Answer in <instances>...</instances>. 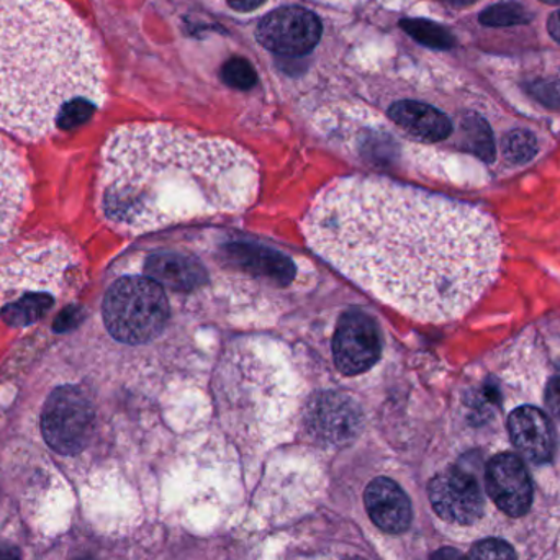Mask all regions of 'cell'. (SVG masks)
Listing matches in <instances>:
<instances>
[{"instance_id": "6da1fadb", "label": "cell", "mask_w": 560, "mask_h": 560, "mask_svg": "<svg viewBox=\"0 0 560 560\" xmlns=\"http://www.w3.org/2000/svg\"><path fill=\"white\" fill-rule=\"evenodd\" d=\"M303 232L342 276L420 322L469 312L502 262L499 229L482 210L372 177L322 190Z\"/></svg>"}, {"instance_id": "7a4b0ae2", "label": "cell", "mask_w": 560, "mask_h": 560, "mask_svg": "<svg viewBox=\"0 0 560 560\" xmlns=\"http://www.w3.org/2000/svg\"><path fill=\"white\" fill-rule=\"evenodd\" d=\"M258 189L255 158L223 138L133 124L117 128L102 150L98 210L124 235L240 212Z\"/></svg>"}, {"instance_id": "3957f363", "label": "cell", "mask_w": 560, "mask_h": 560, "mask_svg": "<svg viewBox=\"0 0 560 560\" xmlns=\"http://www.w3.org/2000/svg\"><path fill=\"white\" fill-rule=\"evenodd\" d=\"M91 33L61 0H0V128L36 141L104 104Z\"/></svg>"}, {"instance_id": "277c9868", "label": "cell", "mask_w": 560, "mask_h": 560, "mask_svg": "<svg viewBox=\"0 0 560 560\" xmlns=\"http://www.w3.org/2000/svg\"><path fill=\"white\" fill-rule=\"evenodd\" d=\"M78 258L65 242L26 243L0 266V313L12 326H30L78 280Z\"/></svg>"}, {"instance_id": "5b68a950", "label": "cell", "mask_w": 560, "mask_h": 560, "mask_svg": "<svg viewBox=\"0 0 560 560\" xmlns=\"http://www.w3.org/2000/svg\"><path fill=\"white\" fill-rule=\"evenodd\" d=\"M105 328L118 341L143 345L160 336L170 318L163 285L148 276L115 280L102 303Z\"/></svg>"}, {"instance_id": "8992f818", "label": "cell", "mask_w": 560, "mask_h": 560, "mask_svg": "<svg viewBox=\"0 0 560 560\" xmlns=\"http://www.w3.org/2000/svg\"><path fill=\"white\" fill-rule=\"evenodd\" d=\"M95 413L81 388L65 385L51 392L42 411V433L58 454L74 456L88 446L94 430Z\"/></svg>"}, {"instance_id": "52a82bcc", "label": "cell", "mask_w": 560, "mask_h": 560, "mask_svg": "<svg viewBox=\"0 0 560 560\" xmlns=\"http://www.w3.org/2000/svg\"><path fill=\"white\" fill-rule=\"evenodd\" d=\"M256 36L269 51L296 58L308 55L318 45L322 23L303 7H282L259 22Z\"/></svg>"}, {"instance_id": "ba28073f", "label": "cell", "mask_w": 560, "mask_h": 560, "mask_svg": "<svg viewBox=\"0 0 560 560\" xmlns=\"http://www.w3.org/2000/svg\"><path fill=\"white\" fill-rule=\"evenodd\" d=\"M381 352V331L371 316L351 310L339 318L332 338V355L341 374H364L374 368Z\"/></svg>"}, {"instance_id": "9c48e42d", "label": "cell", "mask_w": 560, "mask_h": 560, "mask_svg": "<svg viewBox=\"0 0 560 560\" xmlns=\"http://www.w3.org/2000/svg\"><path fill=\"white\" fill-rule=\"evenodd\" d=\"M431 505L441 520L454 525H472L483 515V495L474 474L450 467L433 477L428 487Z\"/></svg>"}, {"instance_id": "30bf717a", "label": "cell", "mask_w": 560, "mask_h": 560, "mask_svg": "<svg viewBox=\"0 0 560 560\" xmlns=\"http://www.w3.org/2000/svg\"><path fill=\"white\" fill-rule=\"evenodd\" d=\"M362 415L349 395L329 392L310 404L305 424L310 438L322 446H345L358 436Z\"/></svg>"}, {"instance_id": "8fae6325", "label": "cell", "mask_w": 560, "mask_h": 560, "mask_svg": "<svg viewBox=\"0 0 560 560\" xmlns=\"http://www.w3.org/2000/svg\"><path fill=\"white\" fill-rule=\"evenodd\" d=\"M486 489L493 503L512 518H520L532 509V477L516 454L500 453L489 460Z\"/></svg>"}, {"instance_id": "7c38bea8", "label": "cell", "mask_w": 560, "mask_h": 560, "mask_svg": "<svg viewBox=\"0 0 560 560\" xmlns=\"http://www.w3.org/2000/svg\"><path fill=\"white\" fill-rule=\"evenodd\" d=\"M510 440L518 453L536 466L549 464L555 457L558 436L549 415L536 405L513 408L506 420Z\"/></svg>"}, {"instance_id": "4fadbf2b", "label": "cell", "mask_w": 560, "mask_h": 560, "mask_svg": "<svg viewBox=\"0 0 560 560\" xmlns=\"http://www.w3.org/2000/svg\"><path fill=\"white\" fill-rule=\"evenodd\" d=\"M28 196V176L22 158L0 138V248L19 230Z\"/></svg>"}, {"instance_id": "5bb4252c", "label": "cell", "mask_w": 560, "mask_h": 560, "mask_svg": "<svg viewBox=\"0 0 560 560\" xmlns=\"http://www.w3.org/2000/svg\"><path fill=\"white\" fill-rule=\"evenodd\" d=\"M365 509L372 522L388 535L407 532L413 518L410 499L397 482L378 477L369 483L364 493Z\"/></svg>"}, {"instance_id": "9a60e30c", "label": "cell", "mask_w": 560, "mask_h": 560, "mask_svg": "<svg viewBox=\"0 0 560 560\" xmlns=\"http://www.w3.org/2000/svg\"><path fill=\"white\" fill-rule=\"evenodd\" d=\"M388 115L398 127L424 143H438L453 133L450 117L433 105L423 104V102H397L392 105Z\"/></svg>"}, {"instance_id": "2e32d148", "label": "cell", "mask_w": 560, "mask_h": 560, "mask_svg": "<svg viewBox=\"0 0 560 560\" xmlns=\"http://www.w3.org/2000/svg\"><path fill=\"white\" fill-rule=\"evenodd\" d=\"M226 256L233 265L243 271L252 272L261 278L275 280L280 285H287L295 278V266L287 256L265 246L249 243H233L225 248Z\"/></svg>"}, {"instance_id": "e0dca14e", "label": "cell", "mask_w": 560, "mask_h": 560, "mask_svg": "<svg viewBox=\"0 0 560 560\" xmlns=\"http://www.w3.org/2000/svg\"><path fill=\"white\" fill-rule=\"evenodd\" d=\"M147 276L179 292L199 289L207 279L206 269L197 259L179 253H156L148 258Z\"/></svg>"}, {"instance_id": "ac0fdd59", "label": "cell", "mask_w": 560, "mask_h": 560, "mask_svg": "<svg viewBox=\"0 0 560 560\" xmlns=\"http://www.w3.org/2000/svg\"><path fill=\"white\" fill-rule=\"evenodd\" d=\"M463 133L467 150L472 151L483 163L495 161V138L492 128L480 115L467 114L463 118Z\"/></svg>"}, {"instance_id": "d6986e66", "label": "cell", "mask_w": 560, "mask_h": 560, "mask_svg": "<svg viewBox=\"0 0 560 560\" xmlns=\"http://www.w3.org/2000/svg\"><path fill=\"white\" fill-rule=\"evenodd\" d=\"M401 28L417 39L421 45L433 49H451L456 45L453 33L440 23L424 19H405L400 22Z\"/></svg>"}, {"instance_id": "ffe728a7", "label": "cell", "mask_w": 560, "mask_h": 560, "mask_svg": "<svg viewBox=\"0 0 560 560\" xmlns=\"http://www.w3.org/2000/svg\"><path fill=\"white\" fill-rule=\"evenodd\" d=\"M503 158L510 164H526L538 153L536 135L528 130H513L500 143Z\"/></svg>"}, {"instance_id": "44dd1931", "label": "cell", "mask_w": 560, "mask_h": 560, "mask_svg": "<svg viewBox=\"0 0 560 560\" xmlns=\"http://www.w3.org/2000/svg\"><path fill=\"white\" fill-rule=\"evenodd\" d=\"M486 26H516L532 22L533 13L518 2H502L483 10L479 16Z\"/></svg>"}, {"instance_id": "7402d4cb", "label": "cell", "mask_w": 560, "mask_h": 560, "mask_svg": "<svg viewBox=\"0 0 560 560\" xmlns=\"http://www.w3.org/2000/svg\"><path fill=\"white\" fill-rule=\"evenodd\" d=\"M222 79L230 88L238 89V91H249L255 88L258 75L255 68L248 59L236 58L229 59L222 68Z\"/></svg>"}, {"instance_id": "603a6c76", "label": "cell", "mask_w": 560, "mask_h": 560, "mask_svg": "<svg viewBox=\"0 0 560 560\" xmlns=\"http://www.w3.org/2000/svg\"><path fill=\"white\" fill-rule=\"evenodd\" d=\"M470 560H516L515 549L502 539H483L470 551Z\"/></svg>"}, {"instance_id": "cb8c5ba5", "label": "cell", "mask_w": 560, "mask_h": 560, "mask_svg": "<svg viewBox=\"0 0 560 560\" xmlns=\"http://www.w3.org/2000/svg\"><path fill=\"white\" fill-rule=\"evenodd\" d=\"M529 92L549 107H558L560 105V74L555 79H542V81H535L529 85Z\"/></svg>"}, {"instance_id": "d4e9b609", "label": "cell", "mask_w": 560, "mask_h": 560, "mask_svg": "<svg viewBox=\"0 0 560 560\" xmlns=\"http://www.w3.org/2000/svg\"><path fill=\"white\" fill-rule=\"evenodd\" d=\"M266 0H229L232 9L238 10V12H252V10L259 9Z\"/></svg>"}, {"instance_id": "484cf974", "label": "cell", "mask_w": 560, "mask_h": 560, "mask_svg": "<svg viewBox=\"0 0 560 560\" xmlns=\"http://www.w3.org/2000/svg\"><path fill=\"white\" fill-rule=\"evenodd\" d=\"M430 560H469L463 552L457 551L453 548H443L440 551L434 552Z\"/></svg>"}, {"instance_id": "4316f807", "label": "cell", "mask_w": 560, "mask_h": 560, "mask_svg": "<svg viewBox=\"0 0 560 560\" xmlns=\"http://www.w3.org/2000/svg\"><path fill=\"white\" fill-rule=\"evenodd\" d=\"M0 560H22V552L16 546L0 541Z\"/></svg>"}, {"instance_id": "83f0119b", "label": "cell", "mask_w": 560, "mask_h": 560, "mask_svg": "<svg viewBox=\"0 0 560 560\" xmlns=\"http://www.w3.org/2000/svg\"><path fill=\"white\" fill-rule=\"evenodd\" d=\"M548 30L551 33L552 38L556 42L560 43V10L558 12L552 13L548 20Z\"/></svg>"}, {"instance_id": "f1b7e54d", "label": "cell", "mask_w": 560, "mask_h": 560, "mask_svg": "<svg viewBox=\"0 0 560 560\" xmlns=\"http://www.w3.org/2000/svg\"><path fill=\"white\" fill-rule=\"evenodd\" d=\"M441 2H446L450 3V5L459 7V9H463V7L472 5V3H476L477 0H441Z\"/></svg>"}, {"instance_id": "f546056e", "label": "cell", "mask_w": 560, "mask_h": 560, "mask_svg": "<svg viewBox=\"0 0 560 560\" xmlns=\"http://www.w3.org/2000/svg\"><path fill=\"white\" fill-rule=\"evenodd\" d=\"M542 2H548V3H559L560 0H542Z\"/></svg>"}, {"instance_id": "4dcf8cb0", "label": "cell", "mask_w": 560, "mask_h": 560, "mask_svg": "<svg viewBox=\"0 0 560 560\" xmlns=\"http://www.w3.org/2000/svg\"><path fill=\"white\" fill-rule=\"evenodd\" d=\"M79 560H92V559H89V558H84V559H79Z\"/></svg>"}, {"instance_id": "1f68e13d", "label": "cell", "mask_w": 560, "mask_h": 560, "mask_svg": "<svg viewBox=\"0 0 560 560\" xmlns=\"http://www.w3.org/2000/svg\"><path fill=\"white\" fill-rule=\"evenodd\" d=\"M355 560H362V559H355Z\"/></svg>"}]
</instances>
